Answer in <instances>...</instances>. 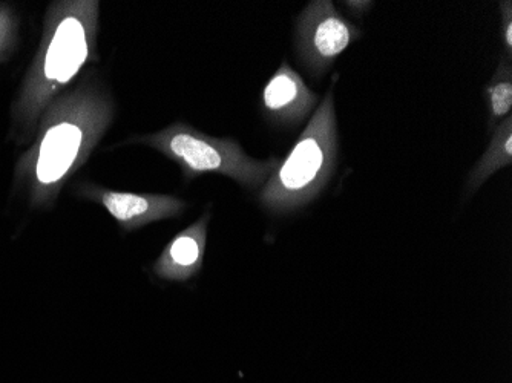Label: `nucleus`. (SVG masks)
Segmentation results:
<instances>
[{
	"mask_svg": "<svg viewBox=\"0 0 512 383\" xmlns=\"http://www.w3.org/2000/svg\"><path fill=\"white\" fill-rule=\"evenodd\" d=\"M324 95L283 163L261 189L260 203L276 215L296 212L319 197L332 180L338 160L335 83Z\"/></svg>",
	"mask_w": 512,
	"mask_h": 383,
	"instance_id": "nucleus-1",
	"label": "nucleus"
},
{
	"mask_svg": "<svg viewBox=\"0 0 512 383\" xmlns=\"http://www.w3.org/2000/svg\"><path fill=\"white\" fill-rule=\"evenodd\" d=\"M53 125L40 138L34 178L50 197L88 160L112 122V102L100 89L86 86L66 102Z\"/></svg>",
	"mask_w": 512,
	"mask_h": 383,
	"instance_id": "nucleus-2",
	"label": "nucleus"
},
{
	"mask_svg": "<svg viewBox=\"0 0 512 383\" xmlns=\"http://www.w3.org/2000/svg\"><path fill=\"white\" fill-rule=\"evenodd\" d=\"M138 141L175 161L189 180L204 174H218L250 190L263 189L281 163L278 158L255 160L238 141L209 137L181 122Z\"/></svg>",
	"mask_w": 512,
	"mask_h": 383,
	"instance_id": "nucleus-3",
	"label": "nucleus"
},
{
	"mask_svg": "<svg viewBox=\"0 0 512 383\" xmlns=\"http://www.w3.org/2000/svg\"><path fill=\"white\" fill-rule=\"evenodd\" d=\"M99 2L63 4L56 25L46 40L39 79L34 83L37 108L60 89L73 82L96 53L99 31Z\"/></svg>",
	"mask_w": 512,
	"mask_h": 383,
	"instance_id": "nucleus-4",
	"label": "nucleus"
},
{
	"mask_svg": "<svg viewBox=\"0 0 512 383\" xmlns=\"http://www.w3.org/2000/svg\"><path fill=\"white\" fill-rule=\"evenodd\" d=\"M362 33L329 0H313L296 20V50L313 77L324 76Z\"/></svg>",
	"mask_w": 512,
	"mask_h": 383,
	"instance_id": "nucleus-5",
	"label": "nucleus"
},
{
	"mask_svg": "<svg viewBox=\"0 0 512 383\" xmlns=\"http://www.w3.org/2000/svg\"><path fill=\"white\" fill-rule=\"evenodd\" d=\"M86 197L102 204L126 232L148 226L155 221L180 217L188 207L183 200L171 195L131 194L102 187L86 189Z\"/></svg>",
	"mask_w": 512,
	"mask_h": 383,
	"instance_id": "nucleus-6",
	"label": "nucleus"
},
{
	"mask_svg": "<svg viewBox=\"0 0 512 383\" xmlns=\"http://www.w3.org/2000/svg\"><path fill=\"white\" fill-rule=\"evenodd\" d=\"M318 102V95L307 88L301 76L287 62L276 69L264 86V112L278 125H299L315 111Z\"/></svg>",
	"mask_w": 512,
	"mask_h": 383,
	"instance_id": "nucleus-7",
	"label": "nucleus"
},
{
	"mask_svg": "<svg viewBox=\"0 0 512 383\" xmlns=\"http://www.w3.org/2000/svg\"><path fill=\"white\" fill-rule=\"evenodd\" d=\"M211 221V212L188 229L178 233L161 253L154 266L155 275L166 281H188L200 273L206 250L207 226Z\"/></svg>",
	"mask_w": 512,
	"mask_h": 383,
	"instance_id": "nucleus-8",
	"label": "nucleus"
},
{
	"mask_svg": "<svg viewBox=\"0 0 512 383\" xmlns=\"http://www.w3.org/2000/svg\"><path fill=\"white\" fill-rule=\"evenodd\" d=\"M512 164V117H506L500 126L494 129L490 146L486 148L476 166L468 175L467 189L476 192L486 181L490 180L497 171Z\"/></svg>",
	"mask_w": 512,
	"mask_h": 383,
	"instance_id": "nucleus-9",
	"label": "nucleus"
},
{
	"mask_svg": "<svg viewBox=\"0 0 512 383\" xmlns=\"http://www.w3.org/2000/svg\"><path fill=\"white\" fill-rule=\"evenodd\" d=\"M485 100L488 106V128L494 131L512 111V63L506 56L500 57L496 73L485 86Z\"/></svg>",
	"mask_w": 512,
	"mask_h": 383,
	"instance_id": "nucleus-10",
	"label": "nucleus"
},
{
	"mask_svg": "<svg viewBox=\"0 0 512 383\" xmlns=\"http://www.w3.org/2000/svg\"><path fill=\"white\" fill-rule=\"evenodd\" d=\"M502 11V40L506 48V57L511 59L512 54V2L506 0L500 4Z\"/></svg>",
	"mask_w": 512,
	"mask_h": 383,
	"instance_id": "nucleus-11",
	"label": "nucleus"
},
{
	"mask_svg": "<svg viewBox=\"0 0 512 383\" xmlns=\"http://www.w3.org/2000/svg\"><path fill=\"white\" fill-rule=\"evenodd\" d=\"M373 5H375L373 2H352V0L345 2V7L356 17H362L364 14H367L373 8Z\"/></svg>",
	"mask_w": 512,
	"mask_h": 383,
	"instance_id": "nucleus-12",
	"label": "nucleus"
},
{
	"mask_svg": "<svg viewBox=\"0 0 512 383\" xmlns=\"http://www.w3.org/2000/svg\"><path fill=\"white\" fill-rule=\"evenodd\" d=\"M2 30H4V25H2V20H0V37H2Z\"/></svg>",
	"mask_w": 512,
	"mask_h": 383,
	"instance_id": "nucleus-13",
	"label": "nucleus"
}]
</instances>
